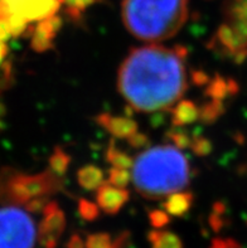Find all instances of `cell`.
<instances>
[{"mask_svg": "<svg viewBox=\"0 0 247 248\" xmlns=\"http://www.w3.org/2000/svg\"><path fill=\"white\" fill-rule=\"evenodd\" d=\"M210 248H240V246L233 241V239H213Z\"/></svg>", "mask_w": 247, "mask_h": 248, "instance_id": "cell-27", "label": "cell"}, {"mask_svg": "<svg viewBox=\"0 0 247 248\" xmlns=\"http://www.w3.org/2000/svg\"><path fill=\"white\" fill-rule=\"evenodd\" d=\"M166 138L178 149H191L192 140H193V135L183 130V127H175V126L174 129L166 132Z\"/></svg>", "mask_w": 247, "mask_h": 248, "instance_id": "cell-21", "label": "cell"}, {"mask_svg": "<svg viewBox=\"0 0 247 248\" xmlns=\"http://www.w3.org/2000/svg\"><path fill=\"white\" fill-rule=\"evenodd\" d=\"M128 142L134 149H144L149 145V138L145 134H141V132L138 131L134 136L129 139Z\"/></svg>", "mask_w": 247, "mask_h": 248, "instance_id": "cell-26", "label": "cell"}, {"mask_svg": "<svg viewBox=\"0 0 247 248\" xmlns=\"http://www.w3.org/2000/svg\"><path fill=\"white\" fill-rule=\"evenodd\" d=\"M191 149L198 156H206L212 151V142L203 136H193Z\"/></svg>", "mask_w": 247, "mask_h": 248, "instance_id": "cell-24", "label": "cell"}, {"mask_svg": "<svg viewBox=\"0 0 247 248\" xmlns=\"http://www.w3.org/2000/svg\"><path fill=\"white\" fill-rule=\"evenodd\" d=\"M222 101L218 100H210L203 106L199 107V119L204 124H212L218 119L223 113Z\"/></svg>", "mask_w": 247, "mask_h": 248, "instance_id": "cell-19", "label": "cell"}, {"mask_svg": "<svg viewBox=\"0 0 247 248\" xmlns=\"http://www.w3.org/2000/svg\"><path fill=\"white\" fill-rule=\"evenodd\" d=\"M77 182L84 190H97L105 183V175L96 165H84L77 171Z\"/></svg>", "mask_w": 247, "mask_h": 248, "instance_id": "cell-14", "label": "cell"}, {"mask_svg": "<svg viewBox=\"0 0 247 248\" xmlns=\"http://www.w3.org/2000/svg\"><path fill=\"white\" fill-rule=\"evenodd\" d=\"M149 222H150L151 227H154L155 230H163L164 227L169 223V214L165 211L162 209H154V211L149 212Z\"/></svg>", "mask_w": 247, "mask_h": 248, "instance_id": "cell-25", "label": "cell"}, {"mask_svg": "<svg viewBox=\"0 0 247 248\" xmlns=\"http://www.w3.org/2000/svg\"><path fill=\"white\" fill-rule=\"evenodd\" d=\"M67 248H84L83 239L79 234H73L67 243Z\"/></svg>", "mask_w": 247, "mask_h": 248, "instance_id": "cell-28", "label": "cell"}, {"mask_svg": "<svg viewBox=\"0 0 247 248\" xmlns=\"http://www.w3.org/2000/svg\"><path fill=\"white\" fill-rule=\"evenodd\" d=\"M6 52H8V49H6L5 42L0 41V64L3 63L4 58H5V56H6Z\"/></svg>", "mask_w": 247, "mask_h": 248, "instance_id": "cell-29", "label": "cell"}, {"mask_svg": "<svg viewBox=\"0 0 247 248\" xmlns=\"http://www.w3.org/2000/svg\"><path fill=\"white\" fill-rule=\"evenodd\" d=\"M236 85L231 79H226L223 77H216V78L210 79L207 83L206 94L210 97V100L222 101L230 93L235 92Z\"/></svg>", "mask_w": 247, "mask_h": 248, "instance_id": "cell-16", "label": "cell"}, {"mask_svg": "<svg viewBox=\"0 0 247 248\" xmlns=\"http://www.w3.org/2000/svg\"><path fill=\"white\" fill-rule=\"evenodd\" d=\"M151 248H183L181 237L168 230H153L148 233Z\"/></svg>", "mask_w": 247, "mask_h": 248, "instance_id": "cell-15", "label": "cell"}, {"mask_svg": "<svg viewBox=\"0 0 247 248\" xmlns=\"http://www.w3.org/2000/svg\"><path fill=\"white\" fill-rule=\"evenodd\" d=\"M79 213L82 219L92 222V220H96L100 216V208L94 202L81 199L79 202Z\"/></svg>", "mask_w": 247, "mask_h": 248, "instance_id": "cell-23", "label": "cell"}, {"mask_svg": "<svg viewBox=\"0 0 247 248\" xmlns=\"http://www.w3.org/2000/svg\"><path fill=\"white\" fill-rule=\"evenodd\" d=\"M132 180V174L128 169H120V168H113L109 170L107 183L117 188H126Z\"/></svg>", "mask_w": 247, "mask_h": 248, "instance_id": "cell-22", "label": "cell"}, {"mask_svg": "<svg viewBox=\"0 0 247 248\" xmlns=\"http://www.w3.org/2000/svg\"><path fill=\"white\" fill-rule=\"evenodd\" d=\"M62 189V182L49 169L37 174L12 171L0 182V199L4 204L27 205L34 199H48Z\"/></svg>", "mask_w": 247, "mask_h": 248, "instance_id": "cell-4", "label": "cell"}, {"mask_svg": "<svg viewBox=\"0 0 247 248\" xmlns=\"http://www.w3.org/2000/svg\"><path fill=\"white\" fill-rule=\"evenodd\" d=\"M106 160L111 164L113 168H120V169H132L134 160L132 157L125 153L124 150L116 146L114 141L109 144V148L106 150Z\"/></svg>", "mask_w": 247, "mask_h": 248, "instance_id": "cell-17", "label": "cell"}, {"mask_svg": "<svg viewBox=\"0 0 247 248\" xmlns=\"http://www.w3.org/2000/svg\"><path fill=\"white\" fill-rule=\"evenodd\" d=\"M41 226L38 230V241L43 248H57L66 228V214L57 202H48L42 211Z\"/></svg>", "mask_w": 247, "mask_h": 248, "instance_id": "cell-7", "label": "cell"}, {"mask_svg": "<svg viewBox=\"0 0 247 248\" xmlns=\"http://www.w3.org/2000/svg\"><path fill=\"white\" fill-rule=\"evenodd\" d=\"M199 119V107L191 100L178 101L172 108V123L175 127H184Z\"/></svg>", "mask_w": 247, "mask_h": 248, "instance_id": "cell-12", "label": "cell"}, {"mask_svg": "<svg viewBox=\"0 0 247 248\" xmlns=\"http://www.w3.org/2000/svg\"><path fill=\"white\" fill-rule=\"evenodd\" d=\"M130 199V193L126 188H117L109 183H103L96 190V204L100 211L114 216L117 214Z\"/></svg>", "mask_w": 247, "mask_h": 248, "instance_id": "cell-9", "label": "cell"}, {"mask_svg": "<svg viewBox=\"0 0 247 248\" xmlns=\"http://www.w3.org/2000/svg\"><path fill=\"white\" fill-rule=\"evenodd\" d=\"M97 125L111 134L114 139H122L128 141L139 131V125L135 120L126 116L111 115V113H100L95 117Z\"/></svg>", "mask_w": 247, "mask_h": 248, "instance_id": "cell-10", "label": "cell"}, {"mask_svg": "<svg viewBox=\"0 0 247 248\" xmlns=\"http://www.w3.org/2000/svg\"><path fill=\"white\" fill-rule=\"evenodd\" d=\"M132 169L136 192L149 201L184 190L192 176L187 156L174 145H159L143 151L135 157Z\"/></svg>", "mask_w": 247, "mask_h": 248, "instance_id": "cell-2", "label": "cell"}, {"mask_svg": "<svg viewBox=\"0 0 247 248\" xmlns=\"http://www.w3.org/2000/svg\"><path fill=\"white\" fill-rule=\"evenodd\" d=\"M128 239L129 232L120 233L116 238L110 233H94L87 236L84 241V248H124Z\"/></svg>", "mask_w": 247, "mask_h": 248, "instance_id": "cell-13", "label": "cell"}, {"mask_svg": "<svg viewBox=\"0 0 247 248\" xmlns=\"http://www.w3.org/2000/svg\"><path fill=\"white\" fill-rule=\"evenodd\" d=\"M38 231L34 220L18 205L0 208V248H34Z\"/></svg>", "mask_w": 247, "mask_h": 248, "instance_id": "cell-6", "label": "cell"}, {"mask_svg": "<svg viewBox=\"0 0 247 248\" xmlns=\"http://www.w3.org/2000/svg\"><path fill=\"white\" fill-rule=\"evenodd\" d=\"M187 56L179 44L134 48L117 72L119 92L139 112L169 110L188 90Z\"/></svg>", "mask_w": 247, "mask_h": 248, "instance_id": "cell-1", "label": "cell"}, {"mask_svg": "<svg viewBox=\"0 0 247 248\" xmlns=\"http://www.w3.org/2000/svg\"><path fill=\"white\" fill-rule=\"evenodd\" d=\"M61 27H62V19L57 14L35 23L33 27H29L27 34L31 38V47L38 53H44L52 49L56 35Z\"/></svg>", "mask_w": 247, "mask_h": 248, "instance_id": "cell-8", "label": "cell"}, {"mask_svg": "<svg viewBox=\"0 0 247 248\" xmlns=\"http://www.w3.org/2000/svg\"><path fill=\"white\" fill-rule=\"evenodd\" d=\"M213 42L219 50L235 60L247 57V0H227L225 23Z\"/></svg>", "mask_w": 247, "mask_h": 248, "instance_id": "cell-5", "label": "cell"}, {"mask_svg": "<svg viewBox=\"0 0 247 248\" xmlns=\"http://www.w3.org/2000/svg\"><path fill=\"white\" fill-rule=\"evenodd\" d=\"M188 12V0H124L122 22L140 41L160 42L183 28Z\"/></svg>", "mask_w": 247, "mask_h": 248, "instance_id": "cell-3", "label": "cell"}, {"mask_svg": "<svg viewBox=\"0 0 247 248\" xmlns=\"http://www.w3.org/2000/svg\"><path fill=\"white\" fill-rule=\"evenodd\" d=\"M194 203V195L191 192H181L173 193L168 195L163 203L164 211L173 217H183L184 214L191 211L192 205Z\"/></svg>", "mask_w": 247, "mask_h": 248, "instance_id": "cell-11", "label": "cell"}, {"mask_svg": "<svg viewBox=\"0 0 247 248\" xmlns=\"http://www.w3.org/2000/svg\"><path fill=\"white\" fill-rule=\"evenodd\" d=\"M61 5L65 6L67 16L69 18L80 19L83 12L91 5H94L99 0H60Z\"/></svg>", "mask_w": 247, "mask_h": 248, "instance_id": "cell-20", "label": "cell"}, {"mask_svg": "<svg viewBox=\"0 0 247 248\" xmlns=\"http://www.w3.org/2000/svg\"><path fill=\"white\" fill-rule=\"evenodd\" d=\"M69 164H71V155L67 154L65 149L57 146L49 157V168L48 169L61 178L67 173Z\"/></svg>", "mask_w": 247, "mask_h": 248, "instance_id": "cell-18", "label": "cell"}]
</instances>
